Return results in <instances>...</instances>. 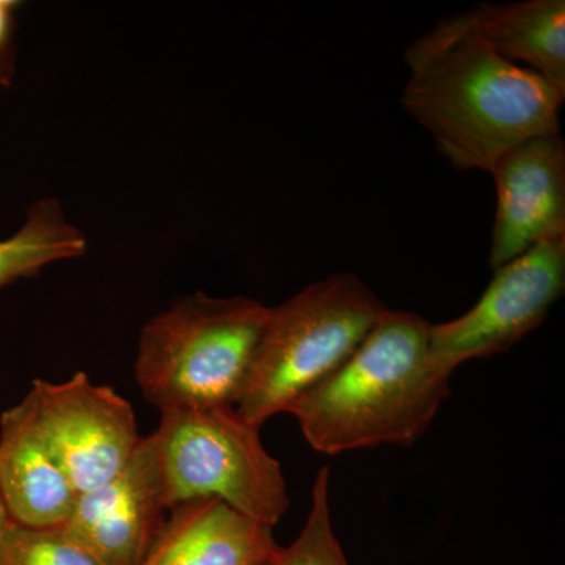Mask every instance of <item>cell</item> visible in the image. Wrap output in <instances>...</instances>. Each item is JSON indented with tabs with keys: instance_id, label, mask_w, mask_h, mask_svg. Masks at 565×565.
<instances>
[{
	"instance_id": "3",
	"label": "cell",
	"mask_w": 565,
	"mask_h": 565,
	"mask_svg": "<svg viewBox=\"0 0 565 565\" xmlns=\"http://www.w3.org/2000/svg\"><path fill=\"white\" fill-rule=\"evenodd\" d=\"M270 308L250 297L195 292L145 323L136 381L166 412L234 408Z\"/></svg>"
},
{
	"instance_id": "11",
	"label": "cell",
	"mask_w": 565,
	"mask_h": 565,
	"mask_svg": "<svg viewBox=\"0 0 565 565\" xmlns=\"http://www.w3.org/2000/svg\"><path fill=\"white\" fill-rule=\"evenodd\" d=\"M281 546L274 527L248 519L217 498L170 509L169 519L139 565H262Z\"/></svg>"
},
{
	"instance_id": "6",
	"label": "cell",
	"mask_w": 565,
	"mask_h": 565,
	"mask_svg": "<svg viewBox=\"0 0 565 565\" xmlns=\"http://www.w3.org/2000/svg\"><path fill=\"white\" fill-rule=\"evenodd\" d=\"M565 289V237L546 241L494 269L471 310L433 323L430 349L438 366L455 373L468 360L509 351L537 329Z\"/></svg>"
},
{
	"instance_id": "14",
	"label": "cell",
	"mask_w": 565,
	"mask_h": 565,
	"mask_svg": "<svg viewBox=\"0 0 565 565\" xmlns=\"http://www.w3.org/2000/svg\"><path fill=\"white\" fill-rule=\"evenodd\" d=\"M262 565H351L333 530L329 467L316 476L310 514L299 537Z\"/></svg>"
},
{
	"instance_id": "15",
	"label": "cell",
	"mask_w": 565,
	"mask_h": 565,
	"mask_svg": "<svg viewBox=\"0 0 565 565\" xmlns=\"http://www.w3.org/2000/svg\"><path fill=\"white\" fill-rule=\"evenodd\" d=\"M0 565H102L65 527L10 522L0 541Z\"/></svg>"
},
{
	"instance_id": "9",
	"label": "cell",
	"mask_w": 565,
	"mask_h": 565,
	"mask_svg": "<svg viewBox=\"0 0 565 565\" xmlns=\"http://www.w3.org/2000/svg\"><path fill=\"white\" fill-rule=\"evenodd\" d=\"M497 212L490 247L492 269L565 237V145L561 134L534 137L505 151L490 169Z\"/></svg>"
},
{
	"instance_id": "17",
	"label": "cell",
	"mask_w": 565,
	"mask_h": 565,
	"mask_svg": "<svg viewBox=\"0 0 565 565\" xmlns=\"http://www.w3.org/2000/svg\"><path fill=\"white\" fill-rule=\"evenodd\" d=\"M10 522L9 512H7L6 504H3L2 498H0V541H2V535L6 533Z\"/></svg>"
},
{
	"instance_id": "8",
	"label": "cell",
	"mask_w": 565,
	"mask_h": 565,
	"mask_svg": "<svg viewBox=\"0 0 565 565\" xmlns=\"http://www.w3.org/2000/svg\"><path fill=\"white\" fill-rule=\"evenodd\" d=\"M169 514L151 434L141 438L131 459L114 478L77 494L63 527L102 565H139Z\"/></svg>"
},
{
	"instance_id": "7",
	"label": "cell",
	"mask_w": 565,
	"mask_h": 565,
	"mask_svg": "<svg viewBox=\"0 0 565 565\" xmlns=\"http://www.w3.org/2000/svg\"><path fill=\"white\" fill-rule=\"evenodd\" d=\"M25 397L77 493L114 478L141 441L131 403L84 371L61 384L36 379Z\"/></svg>"
},
{
	"instance_id": "13",
	"label": "cell",
	"mask_w": 565,
	"mask_h": 565,
	"mask_svg": "<svg viewBox=\"0 0 565 565\" xmlns=\"http://www.w3.org/2000/svg\"><path fill=\"white\" fill-rule=\"evenodd\" d=\"M85 252L84 233L66 221L61 204L41 200L29 210L20 232L0 241V289L39 274L47 264L79 258Z\"/></svg>"
},
{
	"instance_id": "5",
	"label": "cell",
	"mask_w": 565,
	"mask_h": 565,
	"mask_svg": "<svg viewBox=\"0 0 565 565\" xmlns=\"http://www.w3.org/2000/svg\"><path fill=\"white\" fill-rule=\"evenodd\" d=\"M236 408L166 412L152 434L170 509L217 498L248 519L275 526L289 494L277 459Z\"/></svg>"
},
{
	"instance_id": "2",
	"label": "cell",
	"mask_w": 565,
	"mask_h": 565,
	"mask_svg": "<svg viewBox=\"0 0 565 565\" xmlns=\"http://www.w3.org/2000/svg\"><path fill=\"white\" fill-rule=\"evenodd\" d=\"M433 323L386 308L359 348L289 407L315 451L415 445L451 394L430 349Z\"/></svg>"
},
{
	"instance_id": "16",
	"label": "cell",
	"mask_w": 565,
	"mask_h": 565,
	"mask_svg": "<svg viewBox=\"0 0 565 565\" xmlns=\"http://www.w3.org/2000/svg\"><path fill=\"white\" fill-rule=\"evenodd\" d=\"M17 3L0 0V84L9 81L11 73V32H13Z\"/></svg>"
},
{
	"instance_id": "10",
	"label": "cell",
	"mask_w": 565,
	"mask_h": 565,
	"mask_svg": "<svg viewBox=\"0 0 565 565\" xmlns=\"http://www.w3.org/2000/svg\"><path fill=\"white\" fill-rule=\"evenodd\" d=\"M77 494L24 396L0 416V498L11 522L62 526Z\"/></svg>"
},
{
	"instance_id": "1",
	"label": "cell",
	"mask_w": 565,
	"mask_h": 565,
	"mask_svg": "<svg viewBox=\"0 0 565 565\" xmlns=\"http://www.w3.org/2000/svg\"><path fill=\"white\" fill-rule=\"evenodd\" d=\"M404 58V110L459 172H490L522 141L561 131L565 93L501 57L467 13L438 22Z\"/></svg>"
},
{
	"instance_id": "4",
	"label": "cell",
	"mask_w": 565,
	"mask_h": 565,
	"mask_svg": "<svg viewBox=\"0 0 565 565\" xmlns=\"http://www.w3.org/2000/svg\"><path fill=\"white\" fill-rule=\"evenodd\" d=\"M356 275L334 274L270 308L236 412L262 427L332 374L385 313Z\"/></svg>"
},
{
	"instance_id": "12",
	"label": "cell",
	"mask_w": 565,
	"mask_h": 565,
	"mask_svg": "<svg viewBox=\"0 0 565 565\" xmlns=\"http://www.w3.org/2000/svg\"><path fill=\"white\" fill-rule=\"evenodd\" d=\"M465 13L501 57L565 93L564 0L482 3Z\"/></svg>"
}]
</instances>
